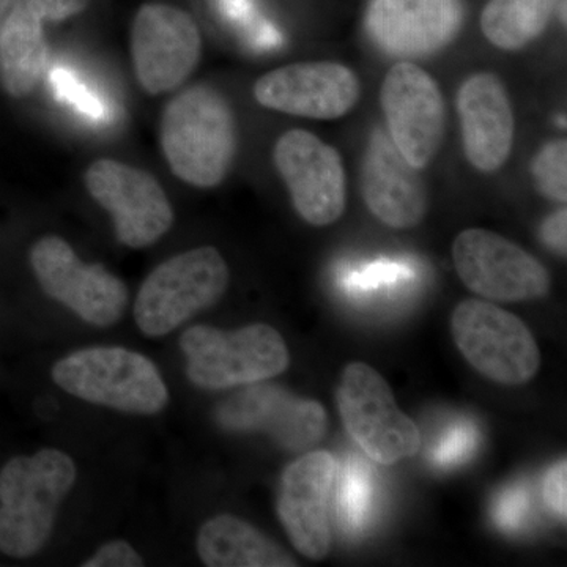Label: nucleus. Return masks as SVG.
<instances>
[{
	"instance_id": "nucleus-1",
	"label": "nucleus",
	"mask_w": 567,
	"mask_h": 567,
	"mask_svg": "<svg viewBox=\"0 0 567 567\" xmlns=\"http://www.w3.org/2000/svg\"><path fill=\"white\" fill-rule=\"evenodd\" d=\"M76 477L73 458L55 447L11 458L0 472V551L18 559L39 554Z\"/></svg>"
},
{
	"instance_id": "nucleus-2",
	"label": "nucleus",
	"mask_w": 567,
	"mask_h": 567,
	"mask_svg": "<svg viewBox=\"0 0 567 567\" xmlns=\"http://www.w3.org/2000/svg\"><path fill=\"white\" fill-rule=\"evenodd\" d=\"M162 147L171 169L197 188L221 185L237 153V123L229 102L208 85H194L164 107Z\"/></svg>"
},
{
	"instance_id": "nucleus-3",
	"label": "nucleus",
	"mask_w": 567,
	"mask_h": 567,
	"mask_svg": "<svg viewBox=\"0 0 567 567\" xmlns=\"http://www.w3.org/2000/svg\"><path fill=\"white\" fill-rule=\"evenodd\" d=\"M186 375L204 390H229L267 382L290 364L286 341L270 324L254 323L235 331L188 328L181 338Z\"/></svg>"
},
{
	"instance_id": "nucleus-4",
	"label": "nucleus",
	"mask_w": 567,
	"mask_h": 567,
	"mask_svg": "<svg viewBox=\"0 0 567 567\" xmlns=\"http://www.w3.org/2000/svg\"><path fill=\"white\" fill-rule=\"evenodd\" d=\"M52 380L92 404L137 415H155L169 404L162 372L144 354L123 347H89L62 358Z\"/></svg>"
},
{
	"instance_id": "nucleus-5",
	"label": "nucleus",
	"mask_w": 567,
	"mask_h": 567,
	"mask_svg": "<svg viewBox=\"0 0 567 567\" xmlns=\"http://www.w3.org/2000/svg\"><path fill=\"white\" fill-rule=\"evenodd\" d=\"M229 281V267L213 246L177 254L142 284L134 303L137 327L148 338L173 333L193 316L218 303Z\"/></svg>"
},
{
	"instance_id": "nucleus-6",
	"label": "nucleus",
	"mask_w": 567,
	"mask_h": 567,
	"mask_svg": "<svg viewBox=\"0 0 567 567\" xmlns=\"http://www.w3.org/2000/svg\"><path fill=\"white\" fill-rule=\"evenodd\" d=\"M336 402L347 434L377 464L394 465L421 450L420 429L399 409L390 383L371 365H346Z\"/></svg>"
},
{
	"instance_id": "nucleus-7",
	"label": "nucleus",
	"mask_w": 567,
	"mask_h": 567,
	"mask_svg": "<svg viewBox=\"0 0 567 567\" xmlns=\"http://www.w3.org/2000/svg\"><path fill=\"white\" fill-rule=\"evenodd\" d=\"M451 334L468 364L498 385H525L539 372L535 336L499 306L476 298L462 301L451 316Z\"/></svg>"
},
{
	"instance_id": "nucleus-8",
	"label": "nucleus",
	"mask_w": 567,
	"mask_h": 567,
	"mask_svg": "<svg viewBox=\"0 0 567 567\" xmlns=\"http://www.w3.org/2000/svg\"><path fill=\"white\" fill-rule=\"evenodd\" d=\"M453 260L466 289L486 300L518 303L550 292L551 278L544 264L492 230H462L453 244Z\"/></svg>"
},
{
	"instance_id": "nucleus-9",
	"label": "nucleus",
	"mask_w": 567,
	"mask_h": 567,
	"mask_svg": "<svg viewBox=\"0 0 567 567\" xmlns=\"http://www.w3.org/2000/svg\"><path fill=\"white\" fill-rule=\"evenodd\" d=\"M31 265L44 293L65 305L84 322L106 328L117 323L125 312V282L103 265L82 262L63 238H40L32 246Z\"/></svg>"
},
{
	"instance_id": "nucleus-10",
	"label": "nucleus",
	"mask_w": 567,
	"mask_h": 567,
	"mask_svg": "<svg viewBox=\"0 0 567 567\" xmlns=\"http://www.w3.org/2000/svg\"><path fill=\"white\" fill-rule=\"evenodd\" d=\"M380 103L395 148L415 169L427 167L446 130L445 99L434 78L415 63L398 62L383 80Z\"/></svg>"
},
{
	"instance_id": "nucleus-11",
	"label": "nucleus",
	"mask_w": 567,
	"mask_h": 567,
	"mask_svg": "<svg viewBox=\"0 0 567 567\" xmlns=\"http://www.w3.org/2000/svg\"><path fill=\"white\" fill-rule=\"evenodd\" d=\"M276 169L295 210L316 227L331 226L347 207V175L341 153L306 130H289L276 142Z\"/></svg>"
},
{
	"instance_id": "nucleus-12",
	"label": "nucleus",
	"mask_w": 567,
	"mask_h": 567,
	"mask_svg": "<svg viewBox=\"0 0 567 567\" xmlns=\"http://www.w3.org/2000/svg\"><path fill=\"white\" fill-rule=\"evenodd\" d=\"M203 54L196 21L164 3L141 7L133 21L132 55L137 82L148 95L181 87Z\"/></svg>"
},
{
	"instance_id": "nucleus-13",
	"label": "nucleus",
	"mask_w": 567,
	"mask_h": 567,
	"mask_svg": "<svg viewBox=\"0 0 567 567\" xmlns=\"http://www.w3.org/2000/svg\"><path fill=\"white\" fill-rule=\"evenodd\" d=\"M93 199L111 213L118 241L140 249L169 233L174 210L155 177L114 159H99L84 177Z\"/></svg>"
},
{
	"instance_id": "nucleus-14",
	"label": "nucleus",
	"mask_w": 567,
	"mask_h": 567,
	"mask_svg": "<svg viewBox=\"0 0 567 567\" xmlns=\"http://www.w3.org/2000/svg\"><path fill=\"white\" fill-rule=\"evenodd\" d=\"M361 84L357 73L338 62H301L264 74L254 99L267 110L315 121H336L357 106Z\"/></svg>"
},
{
	"instance_id": "nucleus-15",
	"label": "nucleus",
	"mask_w": 567,
	"mask_h": 567,
	"mask_svg": "<svg viewBox=\"0 0 567 567\" xmlns=\"http://www.w3.org/2000/svg\"><path fill=\"white\" fill-rule=\"evenodd\" d=\"M338 462L328 451H312L286 466L278 492V517L298 554L315 561L333 544L330 498Z\"/></svg>"
},
{
	"instance_id": "nucleus-16",
	"label": "nucleus",
	"mask_w": 567,
	"mask_h": 567,
	"mask_svg": "<svg viewBox=\"0 0 567 567\" xmlns=\"http://www.w3.org/2000/svg\"><path fill=\"white\" fill-rule=\"evenodd\" d=\"M215 416L226 431L264 432L293 453L316 446L328 429L327 412L319 402L257 383L219 404Z\"/></svg>"
},
{
	"instance_id": "nucleus-17",
	"label": "nucleus",
	"mask_w": 567,
	"mask_h": 567,
	"mask_svg": "<svg viewBox=\"0 0 567 567\" xmlns=\"http://www.w3.org/2000/svg\"><path fill=\"white\" fill-rule=\"evenodd\" d=\"M462 21L458 0H371L364 24L380 51L409 61L445 50Z\"/></svg>"
},
{
	"instance_id": "nucleus-18",
	"label": "nucleus",
	"mask_w": 567,
	"mask_h": 567,
	"mask_svg": "<svg viewBox=\"0 0 567 567\" xmlns=\"http://www.w3.org/2000/svg\"><path fill=\"white\" fill-rule=\"evenodd\" d=\"M360 185L369 212L391 229H413L423 221L427 192L420 171L406 162L383 130H377L365 147Z\"/></svg>"
},
{
	"instance_id": "nucleus-19",
	"label": "nucleus",
	"mask_w": 567,
	"mask_h": 567,
	"mask_svg": "<svg viewBox=\"0 0 567 567\" xmlns=\"http://www.w3.org/2000/svg\"><path fill=\"white\" fill-rule=\"evenodd\" d=\"M456 106L468 163L484 174L502 169L514 144V111L505 84L494 73L473 74L458 87Z\"/></svg>"
},
{
	"instance_id": "nucleus-20",
	"label": "nucleus",
	"mask_w": 567,
	"mask_h": 567,
	"mask_svg": "<svg viewBox=\"0 0 567 567\" xmlns=\"http://www.w3.org/2000/svg\"><path fill=\"white\" fill-rule=\"evenodd\" d=\"M197 554L208 567H295L292 554L244 518L221 514L205 522Z\"/></svg>"
},
{
	"instance_id": "nucleus-21",
	"label": "nucleus",
	"mask_w": 567,
	"mask_h": 567,
	"mask_svg": "<svg viewBox=\"0 0 567 567\" xmlns=\"http://www.w3.org/2000/svg\"><path fill=\"white\" fill-rule=\"evenodd\" d=\"M43 14L24 0H14L0 29V74L3 87L14 99L31 95L48 58Z\"/></svg>"
},
{
	"instance_id": "nucleus-22",
	"label": "nucleus",
	"mask_w": 567,
	"mask_h": 567,
	"mask_svg": "<svg viewBox=\"0 0 567 567\" xmlns=\"http://www.w3.org/2000/svg\"><path fill=\"white\" fill-rule=\"evenodd\" d=\"M557 0H491L481 31L494 47L518 51L546 32Z\"/></svg>"
},
{
	"instance_id": "nucleus-23",
	"label": "nucleus",
	"mask_w": 567,
	"mask_h": 567,
	"mask_svg": "<svg viewBox=\"0 0 567 567\" xmlns=\"http://www.w3.org/2000/svg\"><path fill=\"white\" fill-rule=\"evenodd\" d=\"M532 174L539 193L554 203L567 200V142H547L532 163Z\"/></svg>"
},
{
	"instance_id": "nucleus-24",
	"label": "nucleus",
	"mask_w": 567,
	"mask_h": 567,
	"mask_svg": "<svg viewBox=\"0 0 567 567\" xmlns=\"http://www.w3.org/2000/svg\"><path fill=\"white\" fill-rule=\"evenodd\" d=\"M372 484L368 470L360 462L352 461L346 470L341 492V513L350 527H360L371 505Z\"/></svg>"
},
{
	"instance_id": "nucleus-25",
	"label": "nucleus",
	"mask_w": 567,
	"mask_h": 567,
	"mask_svg": "<svg viewBox=\"0 0 567 567\" xmlns=\"http://www.w3.org/2000/svg\"><path fill=\"white\" fill-rule=\"evenodd\" d=\"M544 502L558 520L567 518V462L559 458L557 464L550 466L544 480Z\"/></svg>"
},
{
	"instance_id": "nucleus-26",
	"label": "nucleus",
	"mask_w": 567,
	"mask_h": 567,
	"mask_svg": "<svg viewBox=\"0 0 567 567\" xmlns=\"http://www.w3.org/2000/svg\"><path fill=\"white\" fill-rule=\"evenodd\" d=\"M84 567H140L144 566V558L137 554L136 548L126 540L115 539L104 544L87 561Z\"/></svg>"
},
{
	"instance_id": "nucleus-27",
	"label": "nucleus",
	"mask_w": 567,
	"mask_h": 567,
	"mask_svg": "<svg viewBox=\"0 0 567 567\" xmlns=\"http://www.w3.org/2000/svg\"><path fill=\"white\" fill-rule=\"evenodd\" d=\"M475 431H473L472 425H457L440 443L435 453V461L443 465L461 461L475 446Z\"/></svg>"
},
{
	"instance_id": "nucleus-28",
	"label": "nucleus",
	"mask_w": 567,
	"mask_h": 567,
	"mask_svg": "<svg viewBox=\"0 0 567 567\" xmlns=\"http://www.w3.org/2000/svg\"><path fill=\"white\" fill-rule=\"evenodd\" d=\"M528 509V498L522 488H513L496 503L495 517L499 527L514 529L520 527Z\"/></svg>"
},
{
	"instance_id": "nucleus-29",
	"label": "nucleus",
	"mask_w": 567,
	"mask_h": 567,
	"mask_svg": "<svg viewBox=\"0 0 567 567\" xmlns=\"http://www.w3.org/2000/svg\"><path fill=\"white\" fill-rule=\"evenodd\" d=\"M566 224L567 210L566 208H559V210L547 216L543 226H540V240L548 249L563 257H566L567 252Z\"/></svg>"
},
{
	"instance_id": "nucleus-30",
	"label": "nucleus",
	"mask_w": 567,
	"mask_h": 567,
	"mask_svg": "<svg viewBox=\"0 0 567 567\" xmlns=\"http://www.w3.org/2000/svg\"><path fill=\"white\" fill-rule=\"evenodd\" d=\"M47 21H63L87 9L89 0H24Z\"/></svg>"
}]
</instances>
